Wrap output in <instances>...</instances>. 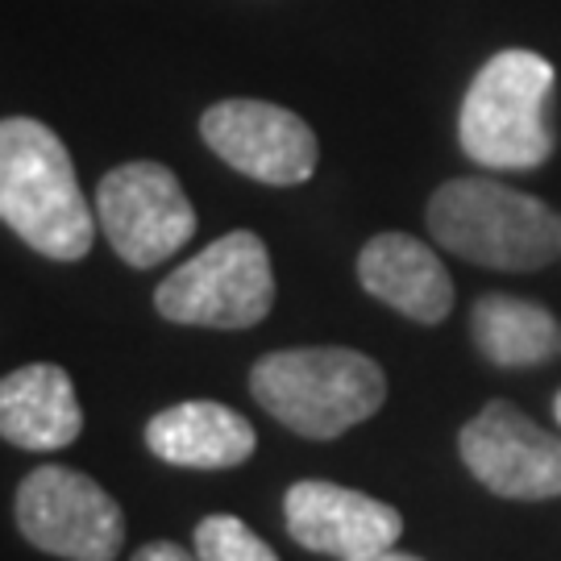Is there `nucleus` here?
Returning <instances> with one entry per match:
<instances>
[{"label":"nucleus","mask_w":561,"mask_h":561,"mask_svg":"<svg viewBox=\"0 0 561 561\" xmlns=\"http://www.w3.org/2000/svg\"><path fill=\"white\" fill-rule=\"evenodd\" d=\"M0 217L30 250L50 262L88 259L96 217L83 201L62 138L34 117L0 125Z\"/></svg>","instance_id":"obj_1"},{"label":"nucleus","mask_w":561,"mask_h":561,"mask_svg":"<svg viewBox=\"0 0 561 561\" xmlns=\"http://www.w3.org/2000/svg\"><path fill=\"white\" fill-rule=\"evenodd\" d=\"M250 396L283 428L308 442H333L379 412L387 400V375L362 350L304 345L262 354L250 366Z\"/></svg>","instance_id":"obj_2"},{"label":"nucleus","mask_w":561,"mask_h":561,"mask_svg":"<svg viewBox=\"0 0 561 561\" xmlns=\"http://www.w3.org/2000/svg\"><path fill=\"white\" fill-rule=\"evenodd\" d=\"M424 225L433 241L491 271H541L561 254V217L545 201L482 175L442 183Z\"/></svg>","instance_id":"obj_3"},{"label":"nucleus","mask_w":561,"mask_h":561,"mask_svg":"<svg viewBox=\"0 0 561 561\" xmlns=\"http://www.w3.org/2000/svg\"><path fill=\"white\" fill-rule=\"evenodd\" d=\"M553 62L537 50H500L479 67L458 108L461 154L491 171H533L553 154Z\"/></svg>","instance_id":"obj_4"},{"label":"nucleus","mask_w":561,"mask_h":561,"mask_svg":"<svg viewBox=\"0 0 561 561\" xmlns=\"http://www.w3.org/2000/svg\"><path fill=\"white\" fill-rule=\"evenodd\" d=\"M162 321L192 329H250L275 308L271 250L254 229H233L175 266L154 287Z\"/></svg>","instance_id":"obj_5"},{"label":"nucleus","mask_w":561,"mask_h":561,"mask_svg":"<svg viewBox=\"0 0 561 561\" xmlns=\"http://www.w3.org/2000/svg\"><path fill=\"white\" fill-rule=\"evenodd\" d=\"M96 221L121 262L150 271L192 241L196 208L171 167L134 159L96 183Z\"/></svg>","instance_id":"obj_6"},{"label":"nucleus","mask_w":561,"mask_h":561,"mask_svg":"<svg viewBox=\"0 0 561 561\" xmlns=\"http://www.w3.org/2000/svg\"><path fill=\"white\" fill-rule=\"evenodd\" d=\"M21 537L67 561H117L125 516L96 479L67 466H38L18 486Z\"/></svg>","instance_id":"obj_7"},{"label":"nucleus","mask_w":561,"mask_h":561,"mask_svg":"<svg viewBox=\"0 0 561 561\" xmlns=\"http://www.w3.org/2000/svg\"><path fill=\"white\" fill-rule=\"evenodd\" d=\"M201 138L225 167L266 187H296L312 180L321 162L317 129L300 113L271 101H250V96H233L204 108Z\"/></svg>","instance_id":"obj_8"},{"label":"nucleus","mask_w":561,"mask_h":561,"mask_svg":"<svg viewBox=\"0 0 561 561\" xmlns=\"http://www.w3.org/2000/svg\"><path fill=\"white\" fill-rule=\"evenodd\" d=\"M458 454L466 470L500 500L561 495V437L524 416L516 403H486L461 428Z\"/></svg>","instance_id":"obj_9"},{"label":"nucleus","mask_w":561,"mask_h":561,"mask_svg":"<svg viewBox=\"0 0 561 561\" xmlns=\"http://www.w3.org/2000/svg\"><path fill=\"white\" fill-rule=\"evenodd\" d=\"M283 524L296 545L341 561L396 549L403 533V516L391 503L324 479H304L283 495Z\"/></svg>","instance_id":"obj_10"},{"label":"nucleus","mask_w":561,"mask_h":561,"mask_svg":"<svg viewBox=\"0 0 561 561\" xmlns=\"http://www.w3.org/2000/svg\"><path fill=\"white\" fill-rule=\"evenodd\" d=\"M358 283L366 296L416 324H442L454 308V279L445 262L412 233H375L358 250Z\"/></svg>","instance_id":"obj_11"},{"label":"nucleus","mask_w":561,"mask_h":561,"mask_svg":"<svg viewBox=\"0 0 561 561\" xmlns=\"http://www.w3.org/2000/svg\"><path fill=\"white\" fill-rule=\"evenodd\" d=\"M146 449L183 470H233L259 449V433L241 412L217 400H187L162 408L146 424Z\"/></svg>","instance_id":"obj_12"},{"label":"nucleus","mask_w":561,"mask_h":561,"mask_svg":"<svg viewBox=\"0 0 561 561\" xmlns=\"http://www.w3.org/2000/svg\"><path fill=\"white\" fill-rule=\"evenodd\" d=\"M0 433L30 454H50L76 442L83 433V408L71 375L55 362L9 370L0 382Z\"/></svg>","instance_id":"obj_13"},{"label":"nucleus","mask_w":561,"mask_h":561,"mask_svg":"<svg viewBox=\"0 0 561 561\" xmlns=\"http://www.w3.org/2000/svg\"><path fill=\"white\" fill-rule=\"evenodd\" d=\"M470 333L482 358L495 366H541L561 358V321L541 304L516 296H482L470 308Z\"/></svg>","instance_id":"obj_14"},{"label":"nucleus","mask_w":561,"mask_h":561,"mask_svg":"<svg viewBox=\"0 0 561 561\" xmlns=\"http://www.w3.org/2000/svg\"><path fill=\"white\" fill-rule=\"evenodd\" d=\"M196 558L201 561H279V553L250 533L238 516H204L196 524Z\"/></svg>","instance_id":"obj_15"},{"label":"nucleus","mask_w":561,"mask_h":561,"mask_svg":"<svg viewBox=\"0 0 561 561\" xmlns=\"http://www.w3.org/2000/svg\"><path fill=\"white\" fill-rule=\"evenodd\" d=\"M129 561H201V558L183 553V545H175V541H150V545H141Z\"/></svg>","instance_id":"obj_16"},{"label":"nucleus","mask_w":561,"mask_h":561,"mask_svg":"<svg viewBox=\"0 0 561 561\" xmlns=\"http://www.w3.org/2000/svg\"><path fill=\"white\" fill-rule=\"evenodd\" d=\"M358 561H424V558H412V553H396V549H382L375 558H358Z\"/></svg>","instance_id":"obj_17"},{"label":"nucleus","mask_w":561,"mask_h":561,"mask_svg":"<svg viewBox=\"0 0 561 561\" xmlns=\"http://www.w3.org/2000/svg\"><path fill=\"white\" fill-rule=\"evenodd\" d=\"M553 416H558V424H561V391H558V400H553Z\"/></svg>","instance_id":"obj_18"}]
</instances>
